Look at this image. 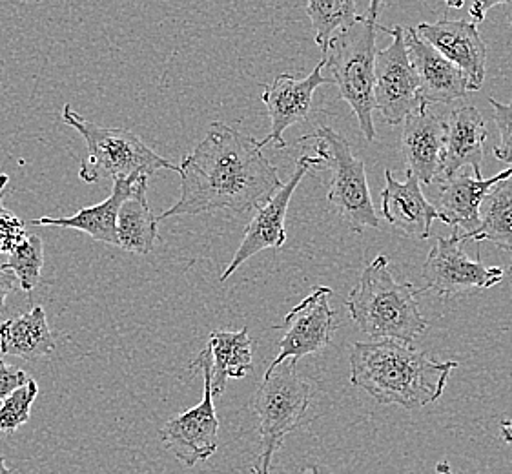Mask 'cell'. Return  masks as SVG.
I'll return each instance as SVG.
<instances>
[{"label":"cell","mask_w":512,"mask_h":474,"mask_svg":"<svg viewBox=\"0 0 512 474\" xmlns=\"http://www.w3.org/2000/svg\"><path fill=\"white\" fill-rule=\"evenodd\" d=\"M416 31L423 41L460 68L469 92L482 90L487 72V46L476 22L467 19L420 22Z\"/></svg>","instance_id":"14"},{"label":"cell","mask_w":512,"mask_h":474,"mask_svg":"<svg viewBox=\"0 0 512 474\" xmlns=\"http://www.w3.org/2000/svg\"><path fill=\"white\" fill-rule=\"evenodd\" d=\"M62 119L82 135L88 155L82 159L79 177L84 183H97L101 179H132L154 176L157 170H174L179 166L155 154L143 139L124 128H106L90 123L75 114L70 104H64Z\"/></svg>","instance_id":"5"},{"label":"cell","mask_w":512,"mask_h":474,"mask_svg":"<svg viewBox=\"0 0 512 474\" xmlns=\"http://www.w3.org/2000/svg\"><path fill=\"white\" fill-rule=\"evenodd\" d=\"M179 174L181 197L157 221L219 210L246 214L263 207L283 186L259 141L219 121L186 155Z\"/></svg>","instance_id":"1"},{"label":"cell","mask_w":512,"mask_h":474,"mask_svg":"<svg viewBox=\"0 0 512 474\" xmlns=\"http://www.w3.org/2000/svg\"><path fill=\"white\" fill-rule=\"evenodd\" d=\"M425 285L420 294L434 290L440 298H452L467 290L492 289L502 281L505 272L500 267H489L482 259H469L463 252L460 234L438 237L421 268Z\"/></svg>","instance_id":"10"},{"label":"cell","mask_w":512,"mask_h":474,"mask_svg":"<svg viewBox=\"0 0 512 474\" xmlns=\"http://www.w3.org/2000/svg\"><path fill=\"white\" fill-rule=\"evenodd\" d=\"M0 474H13L11 473V469H8L4 456H0Z\"/></svg>","instance_id":"36"},{"label":"cell","mask_w":512,"mask_h":474,"mask_svg":"<svg viewBox=\"0 0 512 474\" xmlns=\"http://www.w3.org/2000/svg\"><path fill=\"white\" fill-rule=\"evenodd\" d=\"M330 296L332 289L318 287L288 312L281 327L285 329V336L279 341V354L270 367L287 360L297 361L327 349L336 330L334 310L328 303Z\"/></svg>","instance_id":"12"},{"label":"cell","mask_w":512,"mask_h":474,"mask_svg":"<svg viewBox=\"0 0 512 474\" xmlns=\"http://www.w3.org/2000/svg\"><path fill=\"white\" fill-rule=\"evenodd\" d=\"M157 217L148 203V177H139L117 214V247L148 256L159 239Z\"/></svg>","instance_id":"21"},{"label":"cell","mask_w":512,"mask_h":474,"mask_svg":"<svg viewBox=\"0 0 512 474\" xmlns=\"http://www.w3.org/2000/svg\"><path fill=\"white\" fill-rule=\"evenodd\" d=\"M512 176V168L503 170L500 174L492 176L491 179H476L465 172L456 176L441 179L440 197H438V210L443 216V223L454 227L452 232L456 234H469L478 227L480 221V207L483 197L492 186L498 185L503 179Z\"/></svg>","instance_id":"19"},{"label":"cell","mask_w":512,"mask_h":474,"mask_svg":"<svg viewBox=\"0 0 512 474\" xmlns=\"http://www.w3.org/2000/svg\"><path fill=\"white\" fill-rule=\"evenodd\" d=\"M512 0H472L471 13L472 22H483L487 13L496 8V6H502V4H511Z\"/></svg>","instance_id":"32"},{"label":"cell","mask_w":512,"mask_h":474,"mask_svg":"<svg viewBox=\"0 0 512 474\" xmlns=\"http://www.w3.org/2000/svg\"><path fill=\"white\" fill-rule=\"evenodd\" d=\"M312 400L310 383L297 372V361L287 360L268 367L252 400L259 420L261 453L254 474H270L272 460L288 434L294 433L307 414Z\"/></svg>","instance_id":"6"},{"label":"cell","mask_w":512,"mask_h":474,"mask_svg":"<svg viewBox=\"0 0 512 474\" xmlns=\"http://www.w3.org/2000/svg\"><path fill=\"white\" fill-rule=\"evenodd\" d=\"M387 6V0H369L367 13L358 15V19L349 28L336 33L327 50L323 52L325 68L330 70L332 84H336L339 97L349 104L358 117L359 128L365 139H376L374 128V62H376V31L379 30L381 11Z\"/></svg>","instance_id":"4"},{"label":"cell","mask_w":512,"mask_h":474,"mask_svg":"<svg viewBox=\"0 0 512 474\" xmlns=\"http://www.w3.org/2000/svg\"><path fill=\"white\" fill-rule=\"evenodd\" d=\"M208 351L212 354V394L221 396L228 380H241L254 371L252 340L248 329L214 330L208 338Z\"/></svg>","instance_id":"23"},{"label":"cell","mask_w":512,"mask_h":474,"mask_svg":"<svg viewBox=\"0 0 512 474\" xmlns=\"http://www.w3.org/2000/svg\"><path fill=\"white\" fill-rule=\"evenodd\" d=\"M39 394V385L35 380H28L19 389L11 392L0 402V431L13 434L24 423H28L31 414V405Z\"/></svg>","instance_id":"27"},{"label":"cell","mask_w":512,"mask_h":474,"mask_svg":"<svg viewBox=\"0 0 512 474\" xmlns=\"http://www.w3.org/2000/svg\"><path fill=\"white\" fill-rule=\"evenodd\" d=\"M10 177L0 174V254H10L11 250L26 237V228L19 217L11 214L2 203L4 188L8 185Z\"/></svg>","instance_id":"28"},{"label":"cell","mask_w":512,"mask_h":474,"mask_svg":"<svg viewBox=\"0 0 512 474\" xmlns=\"http://www.w3.org/2000/svg\"><path fill=\"white\" fill-rule=\"evenodd\" d=\"M456 361L432 360L394 340L356 341L350 349V383L381 405L416 411L438 402Z\"/></svg>","instance_id":"2"},{"label":"cell","mask_w":512,"mask_h":474,"mask_svg":"<svg viewBox=\"0 0 512 474\" xmlns=\"http://www.w3.org/2000/svg\"><path fill=\"white\" fill-rule=\"evenodd\" d=\"M197 369L205 378L203 400L190 411L168 420L161 429L166 449L186 467H194L214 456L219 444V420L212 394V354L208 349L199 352L190 363V371Z\"/></svg>","instance_id":"8"},{"label":"cell","mask_w":512,"mask_h":474,"mask_svg":"<svg viewBox=\"0 0 512 474\" xmlns=\"http://www.w3.org/2000/svg\"><path fill=\"white\" fill-rule=\"evenodd\" d=\"M17 285H19V281L15 278V274L4 265H0V316L6 309V299L13 290L17 289Z\"/></svg>","instance_id":"31"},{"label":"cell","mask_w":512,"mask_h":474,"mask_svg":"<svg viewBox=\"0 0 512 474\" xmlns=\"http://www.w3.org/2000/svg\"><path fill=\"white\" fill-rule=\"evenodd\" d=\"M485 141L487 126L476 106H461L452 110L445 121V146L438 181L460 174L465 166H471L472 176L476 179H483Z\"/></svg>","instance_id":"18"},{"label":"cell","mask_w":512,"mask_h":474,"mask_svg":"<svg viewBox=\"0 0 512 474\" xmlns=\"http://www.w3.org/2000/svg\"><path fill=\"white\" fill-rule=\"evenodd\" d=\"M511 270H512V265H511Z\"/></svg>","instance_id":"38"},{"label":"cell","mask_w":512,"mask_h":474,"mask_svg":"<svg viewBox=\"0 0 512 474\" xmlns=\"http://www.w3.org/2000/svg\"><path fill=\"white\" fill-rule=\"evenodd\" d=\"M500 429H502L503 442L512 445V420H503V422L500 423Z\"/></svg>","instance_id":"33"},{"label":"cell","mask_w":512,"mask_h":474,"mask_svg":"<svg viewBox=\"0 0 512 474\" xmlns=\"http://www.w3.org/2000/svg\"><path fill=\"white\" fill-rule=\"evenodd\" d=\"M405 174L407 179L400 183L392 176L389 168L385 170L387 185L381 192V214L392 227L398 228L405 236L425 241L431 237L432 223L436 219L443 223L445 219L438 207H434L423 196L420 181L409 172Z\"/></svg>","instance_id":"17"},{"label":"cell","mask_w":512,"mask_h":474,"mask_svg":"<svg viewBox=\"0 0 512 474\" xmlns=\"http://www.w3.org/2000/svg\"><path fill=\"white\" fill-rule=\"evenodd\" d=\"M314 166L316 161L312 155H301L297 159L296 172L292 174L290 181L283 183V186L268 199L263 207L257 208L252 221L246 227L245 236L234 254V259L230 261V265L221 276V283H225L237 268L248 259L257 256L259 252L267 248H281L287 243L285 219H287L288 205L292 201L297 186L303 181V177L307 176L308 170Z\"/></svg>","instance_id":"11"},{"label":"cell","mask_w":512,"mask_h":474,"mask_svg":"<svg viewBox=\"0 0 512 474\" xmlns=\"http://www.w3.org/2000/svg\"><path fill=\"white\" fill-rule=\"evenodd\" d=\"M403 37L420 81L421 101L425 106L452 104L467 95V79L458 66L423 41L416 28H403Z\"/></svg>","instance_id":"15"},{"label":"cell","mask_w":512,"mask_h":474,"mask_svg":"<svg viewBox=\"0 0 512 474\" xmlns=\"http://www.w3.org/2000/svg\"><path fill=\"white\" fill-rule=\"evenodd\" d=\"M303 139L316 141L314 168L332 172L327 201L349 223L350 230L361 234L365 228H379L365 163L354 155L349 141L328 126H319L314 134Z\"/></svg>","instance_id":"7"},{"label":"cell","mask_w":512,"mask_h":474,"mask_svg":"<svg viewBox=\"0 0 512 474\" xmlns=\"http://www.w3.org/2000/svg\"><path fill=\"white\" fill-rule=\"evenodd\" d=\"M137 179L139 177L113 181L112 194L99 205L82 208L79 212H75L73 216L59 217V219H53V217L33 219L31 225L81 230V232H86L88 236H92L97 241H103L106 245L117 247V214H119V208L123 205L124 199L130 196Z\"/></svg>","instance_id":"20"},{"label":"cell","mask_w":512,"mask_h":474,"mask_svg":"<svg viewBox=\"0 0 512 474\" xmlns=\"http://www.w3.org/2000/svg\"><path fill=\"white\" fill-rule=\"evenodd\" d=\"M416 289L409 281H396L389 258L378 256L363 268L358 285L350 290V318L374 340H394L412 345L427 330Z\"/></svg>","instance_id":"3"},{"label":"cell","mask_w":512,"mask_h":474,"mask_svg":"<svg viewBox=\"0 0 512 474\" xmlns=\"http://www.w3.org/2000/svg\"><path fill=\"white\" fill-rule=\"evenodd\" d=\"M445 4H447V8H451V10H460V8H463V0H443Z\"/></svg>","instance_id":"35"},{"label":"cell","mask_w":512,"mask_h":474,"mask_svg":"<svg viewBox=\"0 0 512 474\" xmlns=\"http://www.w3.org/2000/svg\"><path fill=\"white\" fill-rule=\"evenodd\" d=\"M489 104L494 110V121L500 132V145L494 146L492 155L512 168V103H498L489 97Z\"/></svg>","instance_id":"29"},{"label":"cell","mask_w":512,"mask_h":474,"mask_svg":"<svg viewBox=\"0 0 512 474\" xmlns=\"http://www.w3.org/2000/svg\"><path fill=\"white\" fill-rule=\"evenodd\" d=\"M511 24H512V19H511Z\"/></svg>","instance_id":"39"},{"label":"cell","mask_w":512,"mask_h":474,"mask_svg":"<svg viewBox=\"0 0 512 474\" xmlns=\"http://www.w3.org/2000/svg\"><path fill=\"white\" fill-rule=\"evenodd\" d=\"M28 380L30 378H28L26 372L13 367V365H8L4 360H0V402L6 396H10L15 389L22 387Z\"/></svg>","instance_id":"30"},{"label":"cell","mask_w":512,"mask_h":474,"mask_svg":"<svg viewBox=\"0 0 512 474\" xmlns=\"http://www.w3.org/2000/svg\"><path fill=\"white\" fill-rule=\"evenodd\" d=\"M53 351L55 341L42 307L0 323V352L4 356L35 361L50 356Z\"/></svg>","instance_id":"22"},{"label":"cell","mask_w":512,"mask_h":474,"mask_svg":"<svg viewBox=\"0 0 512 474\" xmlns=\"http://www.w3.org/2000/svg\"><path fill=\"white\" fill-rule=\"evenodd\" d=\"M26 2H41V0H26Z\"/></svg>","instance_id":"37"},{"label":"cell","mask_w":512,"mask_h":474,"mask_svg":"<svg viewBox=\"0 0 512 474\" xmlns=\"http://www.w3.org/2000/svg\"><path fill=\"white\" fill-rule=\"evenodd\" d=\"M460 237L463 243L491 241L505 252H512V176L492 186L483 197L478 227Z\"/></svg>","instance_id":"24"},{"label":"cell","mask_w":512,"mask_h":474,"mask_svg":"<svg viewBox=\"0 0 512 474\" xmlns=\"http://www.w3.org/2000/svg\"><path fill=\"white\" fill-rule=\"evenodd\" d=\"M307 15L316 44L325 52L330 39L358 19V4L356 0H307Z\"/></svg>","instance_id":"25"},{"label":"cell","mask_w":512,"mask_h":474,"mask_svg":"<svg viewBox=\"0 0 512 474\" xmlns=\"http://www.w3.org/2000/svg\"><path fill=\"white\" fill-rule=\"evenodd\" d=\"M392 35V42L385 50H378L374 62V108L390 126L401 124L409 115L418 112L425 104L421 101L420 81L410 62L405 46L403 28H383Z\"/></svg>","instance_id":"9"},{"label":"cell","mask_w":512,"mask_h":474,"mask_svg":"<svg viewBox=\"0 0 512 474\" xmlns=\"http://www.w3.org/2000/svg\"><path fill=\"white\" fill-rule=\"evenodd\" d=\"M436 473L438 474H456L452 471L451 465L447 464V462H440V464L436 465Z\"/></svg>","instance_id":"34"},{"label":"cell","mask_w":512,"mask_h":474,"mask_svg":"<svg viewBox=\"0 0 512 474\" xmlns=\"http://www.w3.org/2000/svg\"><path fill=\"white\" fill-rule=\"evenodd\" d=\"M403 123L401 154L407 172L423 185L436 183L440 179L445 146V121L432 114L429 106H423Z\"/></svg>","instance_id":"16"},{"label":"cell","mask_w":512,"mask_h":474,"mask_svg":"<svg viewBox=\"0 0 512 474\" xmlns=\"http://www.w3.org/2000/svg\"><path fill=\"white\" fill-rule=\"evenodd\" d=\"M323 68L325 61L321 59L312 73L301 81L288 73H281L272 83L263 84L261 101L267 104L270 134L263 141H259V148H265L270 143L277 148H287L283 134L290 126H296L307 119L316 90L323 84H332V79L321 75Z\"/></svg>","instance_id":"13"},{"label":"cell","mask_w":512,"mask_h":474,"mask_svg":"<svg viewBox=\"0 0 512 474\" xmlns=\"http://www.w3.org/2000/svg\"><path fill=\"white\" fill-rule=\"evenodd\" d=\"M8 256V261L2 265L15 274L19 287L24 292H31L41 281V270L44 265L42 237L35 234L24 237Z\"/></svg>","instance_id":"26"}]
</instances>
